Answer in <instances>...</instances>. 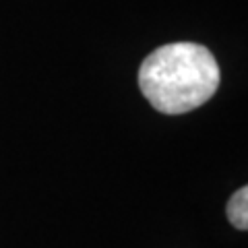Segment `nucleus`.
I'll return each instance as SVG.
<instances>
[{
	"label": "nucleus",
	"instance_id": "nucleus-1",
	"mask_svg": "<svg viewBox=\"0 0 248 248\" xmlns=\"http://www.w3.org/2000/svg\"><path fill=\"white\" fill-rule=\"evenodd\" d=\"M221 81L211 50L192 42H176L153 50L139 68V87L161 114H186L207 104Z\"/></svg>",
	"mask_w": 248,
	"mask_h": 248
},
{
	"label": "nucleus",
	"instance_id": "nucleus-2",
	"mask_svg": "<svg viewBox=\"0 0 248 248\" xmlns=\"http://www.w3.org/2000/svg\"><path fill=\"white\" fill-rule=\"evenodd\" d=\"M228 219L234 228L238 230H246L248 228V188L242 186V188H238L232 199L228 201Z\"/></svg>",
	"mask_w": 248,
	"mask_h": 248
}]
</instances>
